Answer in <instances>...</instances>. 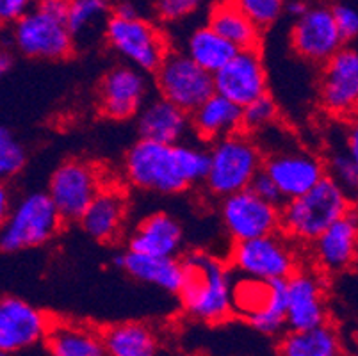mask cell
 Masks as SVG:
<instances>
[{"label":"cell","instance_id":"cell-34","mask_svg":"<svg viewBox=\"0 0 358 356\" xmlns=\"http://www.w3.org/2000/svg\"><path fill=\"white\" fill-rule=\"evenodd\" d=\"M27 164V150L16 139L15 134L0 127V182L9 180Z\"/></svg>","mask_w":358,"mask_h":356},{"label":"cell","instance_id":"cell-18","mask_svg":"<svg viewBox=\"0 0 358 356\" xmlns=\"http://www.w3.org/2000/svg\"><path fill=\"white\" fill-rule=\"evenodd\" d=\"M214 93L244 107L262 94H268V70L260 48L237 50V54L213 75Z\"/></svg>","mask_w":358,"mask_h":356},{"label":"cell","instance_id":"cell-41","mask_svg":"<svg viewBox=\"0 0 358 356\" xmlns=\"http://www.w3.org/2000/svg\"><path fill=\"white\" fill-rule=\"evenodd\" d=\"M13 200H11V192H9L8 185L4 182H0V223L6 220L9 208H11Z\"/></svg>","mask_w":358,"mask_h":356},{"label":"cell","instance_id":"cell-27","mask_svg":"<svg viewBox=\"0 0 358 356\" xmlns=\"http://www.w3.org/2000/svg\"><path fill=\"white\" fill-rule=\"evenodd\" d=\"M43 344L50 356H107L102 332L83 322H50Z\"/></svg>","mask_w":358,"mask_h":356},{"label":"cell","instance_id":"cell-4","mask_svg":"<svg viewBox=\"0 0 358 356\" xmlns=\"http://www.w3.org/2000/svg\"><path fill=\"white\" fill-rule=\"evenodd\" d=\"M207 155L209 164L203 185L220 200L252 187L253 180L262 171V150L255 137L243 130L210 143Z\"/></svg>","mask_w":358,"mask_h":356},{"label":"cell","instance_id":"cell-16","mask_svg":"<svg viewBox=\"0 0 358 356\" xmlns=\"http://www.w3.org/2000/svg\"><path fill=\"white\" fill-rule=\"evenodd\" d=\"M220 218L232 243H243L280 232V207L264 201L252 189L221 200Z\"/></svg>","mask_w":358,"mask_h":356},{"label":"cell","instance_id":"cell-26","mask_svg":"<svg viewBox=\"0 0 358 356\" xmlns=\"http://www.w3.org/2000/svg\"><path fill=\"white\" fill-rule=\"evenodd\" d=\"M207 25L236 50H255L262 43V29L244 15L234 0H217L210 8Z\"/></svg>","mask_w":358,"mask_h":356},{"label":"cell","instance_id":"cell-23","mask_svg":"<svg viewBox=\"0 0 358 356\" xmlns=\"http://www.w3.org/2000/svg\"><path fill=\"white\" fill-rule=\"evenodd\" d=\"M139 139L161 145H178L191 136L189 114L164 98H150L138 113Z\"/></svg>","mask_w":358,"mask_h":356},{"label":"cell","instance_id":"cell-10","mask_svg":"<svg viewBox=\"0 0 358 356\" xmlns=\"http://www.w3.org/2000/svg\"><path fill=\"white\" fill-rule=\"evenodd\" d=\"M11 41L16 52L38 61H63L75 52V41L66 20L34 8L11 27Z\"/></svg>","mask_w":358,"mask_h":356},{"label":"cell","instance_id":"cell-29","mask_svg":"<svg viewBox=\"0 0 358 356\" xmlns=\"http://www.w3.org/2000/svg\"><path fill=\"white\" fill-rule=\"evenodd\" d=\"M107 356H157L159 337L145 322L125 321L102 332Z\"/></svg>","mask_w":358,"mask_h":356},{"label":"cell","instance_id":"cell-32","mask_svg":"<svg viewBox=\"0 0 358 356\" xmlns=\"http://www.w3.org/2000/svg\"><path fill=\"white\" fill-rule=\"evenodd\" d=\"M109 0H70L66 13V25L73 36L75 47L79 41L91 39L96 32L106 27L107 18L110 16Z\"/></svg>","mask_w":358,"mask_h":356},{"label":"cell","instance_id":"cell-17","mask_svg":"<svg viewBox=\"0 0 358 356\" xmlns=\"http://www.w3.org/2000/svg\"><path fill=\"white\" fill-rule=\"evenodd\" d=\"M52 319L27 299L0 294V353L15 356L43 344Z\"/></svg>","mask_w":358,"mask_h":356},{"label":"cell","instance_id":"cell-37","mask_svg":"<svg viewBox=\"0 0 358 356\" xmlns=\"http://www.w3.org/2000/svg\"><path fill=\"white\" fill-rule=\"evenodd\" d=\"M203 0H154V13L162 24H177L200 9Z\"/></svg>","mask_w":358,"mask_h":356},{"label":"cell","instance_id":"cell-44","mask_svg":"<svg viewBox=\"0 0 358 356\" xmlns=\"http://www.w3.org/2000/svg\"><path fill=\"white\" fill-rule=\"evenodd\" d=\"M317 2H323V0H317Z\"/></svg>","mask_w":358,"mask_h":356},{"label":"cell","instance_id":"cell-2","mask_svg":"<svg viewBox=\"0 0 358 356\" xmlns=\"http://www.w3.org/2000/svg\"><path fill=\"white\" fill-rule=\"evenodd\" d=\"M182 260L184 280L178 298L189 319L205 325H220L234 315V273L227 260L203 250H194Z\"/></svg>","mask_w":358,"mask_h":356},{"label":"cell","instance_id":"cell-42","mask_svg":"<svg viewBox=\"0 0 358 356\" xmlns=\"http://www.w3.org/2000/svg\"><path fill=\"white\" fill-rule=\"evenodd\" d=\"M13 68V52L8 47L0 45V78L9 73Z\"/></svg>","mask_w":358,"mask_h":356},{"label":"cell","instance_id":"cell-13","mask_svg":"<svg viewBox=\"0 0 358 356\" xmlns=\"http://www.w3.org/2000/svg\"><path fill=\"white\" fill-rule=\"evenodd\" d=\"M330 322L327 278L314 267H299L285 280V326L301 332Z\"/></svg>","mask_w":358,"mask_h":356},{"label":"cell","instance_id":"cell-30","mask_svg":"<svg viewBox=\"0 0 358 356\" xmlns=\"http://www.w3.org/2000/svg\"><path fill=\"white\" fill-rule=\"evenodd\" d=\"M348 123L350 125L344 130L343 141L331 150L324 168L328 178L355 200L358 192V129L353 120Z\"/></svg>","mask_w":358,"mask_h":356},{"label":"cell","instance_id":"cell-19","mask_svg":"<svg viewBox=\"0 0 358 356\" xmlns=\"http://www.w3.org/2000/svg\"><path fill=\"white\" fill-rule=\"evenodd\" d=\"M358 257V218L350 211L341 220L331 223L310 244L312 266L319 274L337 276L353 269Z\"/></svg>","mask_w":358,"mask_h":356},{"label":"cell","instance_id":"cell-33","mask_svg":"<svg viewBox=\"0 0 358 356\" xmlns=\"http://www.w3.org/2000/svg\"><path fill=\"white\" fill-rule=\"evenodd\" d=\"M278 123V106L271 94H262L257 100L243 107L241 130L250 136H259L264 130L271 129Z\"/></svg>","mask_w":358,"mask_h":356},{"label":"cell","instance_id":"cell-7","mask_svg":"<svg viewBox=\"0 0 358 356\" xmlns=\"http://www.w3.org/2000/svg\"><path fill=\"white\" fill-rule=\"evenodd\" d=\"M103 38L125 64L146 75L155 73L171 50L164 32L141 16L120 18L110 15L103 27Z\"/></svg>","mask_w":358,"mask_h":356},{"label":"cell","instance_id":"cell-21","mask_svg":"<svg viewBox=\"0 0 358 356\" xmlns=\"http://www.w3.org/2000/svg\"><path fill=\"white\" fill-rule=\"evenodd\" d=\"M127 250L148 257H178L184 246V228L175 215L154 212L130 232Z\"/></svg>","mask_w":358,"mask_h":356},{"label":"cell","instance_id":"cell-11","mask_svg":"<svg viewBox=\"0 0 358 356\" xmlns=\"http://www.w3.org/2000/svg\"><path fill=\"white\" fill-rule=\"evenodd\" d=\"M159 97L191 114L214 94L213 75L201 70L182 50H171L155 71Z\"/></svg>","mask_w":358,"mask_h":356},{"label":"cell","instance_id":"cell-35","mask_svg":"<svg viewBox=\"0 0 358 356\" xmlns=\"http://www.w3.org/2000/svg\"><path fill=\"white\" fill-rule=\"evenodd\" d=\"M244 15L255 22L259 29H268L276 24L284 15V6L287 0H234Z\"/></svg>","mask_w":358,"mask_h":356},{"label":"cell","instance_id":"cell-20","mask_svg":"<svg viewBox=\"0 0 358 356\" xmlns=\"http://www.w3.org/2000/svg\"><path fill=\"white\" fill-rule=\"evenodd\" d=\"M148 75L129 64L110 68L100 80L99 109L110 120H130L138 116L148 102Z\"/></svg>","mask_w":358,"mask_h":356},{"label":"cell","instance_id":"cell-40","mask_svg":"<svg viewBox=\"0 0 358 356\" xmlns=\"http://www.w3.org/2000/svg\"><path fill=\"white\" fill-rule=\"evenodd\" d=\"M308 4H310L308 0H287V2H285V6H284V13H285V15L292 16V18L296 20V18H299V16L303 15L305 11H307Z\"/></svg>","mask_w":358,"mask_h":356},{"label":"cell","instance_id":"cell-45","mask_svg":"<svg viewBox=\"0 0 358 356\" xmlns=\"http://www.w3.org/2000/svg\"><path fill=\"white\" fill-rule=\"evenodd\" d=\"M343 356H348V355H343Z\"/></svg>","mask_w":358,"mask_h":356},{"label":"cell","instance_id":"cell-38","mask_svg":"<svg viewBox=\"0 0 358 356\" xmlns=\"http://www.w3.org/2000/svg\"><path fill=\"white\" fill-rule=\"evenodd\" d=\"M36 2L38 0H0V27H13Z\"/></svg>","mask_w":358,"mask_h":356},{"label":"cell","instance_id":"cell-28","mask_svg":"<svg viewBox=\"0 0 358 356\" xmlns=\"http://www.w3.org/2000/svg\"><path fill=\"white\" fill-rule=\"evenodd\" d=\"M278 356H343L344 342L331 322L280 335Z\"/></svg>","mask_w":358,"mask_h":356},{"label":"cell","instance_id":"cell-5","mask_svg":"<svg viewBox=\"0 0 358 356\" xmlns=\"http://www.w3.org/2000/svg\"><path fill=\"white\" fill-rule=\"evenodd\" d=\"M63 225L47 192H27L11 205L0 223V251L18 253L43 246L54 239Z\"/></svg>","mask_w":358,"mask_h":356},{"label":"cell","instance_id":"cell-39","mask_svg":"<svg viewBox=\"0 0 358 356\" xmlns=\"http://www.w3.org/2000/svg\"><path fill=\"white\" fill-rule=\"evenodd\" d=\"M250 189H252V191L255 192L259 198H262L264 201H268V204L276 205V207H280V205L284 204V200H282V196H280L278 189L275 187V184H273V182L269 180L268 176L264 175L262 171H260L259 176H257L255 180H253L252 187Z\"/></svg>","mask_w":358,"mask_h":356},{"label":"cell","instance_id":"cell-14","mask_svg":"<svg viewBox=\"0 0 358 356\" xmlns=\"http://www.w3.org/2000/svg\"><path fill=\"white\" fill-rule=\"evenodd\" d=\"M289 38L294 54L317 66H323L341 48L346 47L327 2H310L307 11L294 20Z\"/></svg>","mask_w":358,"mask_h":356},{"label":"cell","instance_id":"cell-22","mask_svg":"<svg viewBox=\"0 0 358 356\" xmlns=\"http://www.w3.org/2000/svg\"><path fill=\"white\" fill-rule=\"evenodd\" d=\"M129 218V200L118 187H102L79 220L91 239L110 244L123 235Z\"/></svg>","mask_w":358,"mask_h":356},{"label":"cell","instance_id":"cell-15","mask_svg":"<svg viewBox=\"0 0 358 356\" xmlns=\"http://www.w3.org/2000/svg\"><path fill=\"white\" fill-rule=\"evenodd\" d=\"M319 104L324 113L351 122L358 109V52L346 45L323 64L319 78Z\"/></svg>","mask_w":358,"mask_h":356},{"label":"cell","instance_id":"cell-6","mask_svg":"<svg viewBox=\"0 0 358 356\" xmlns=\"http://www.w3.org/2000/svg\"><path fill=\"white\" fill-rule=\"evenodd\" d=\"M227 264L243 278L259 282H285L301 267V253L284 234L266 235L252 241L234 243Z\"/></svg>","mask_w":358,"mask_h":356},{"label":"cell","instance_id":"cell-12","mask_svg":"<svg viewBox=\"0 0 358 356\" xmlns=\"http://www.w3.org/2000/svg\"><path fill=\"white\" fill-rule=\"evenodd\" d=\"M99 169L90 162L66 161L55 168L45 192L63 223H79L86 208L102 189Z\"/></svg>","mask_w":358,"mask_h":356},{"label":"cell","instance_id":"cell-8","mask_svg":"<svg viewBox=\"0 0 358 356\" xmlns=\"http://www.w3.org/2000/svg\"><path fill=\"white\" fill-rule=\"evenodd\" d=\"M262 173L278 189L282 200H294L310 191L327 176L324 161L315 153L294 145V141H278L264 146Z\"/></svg>","mask_w":358,"mask_h":356},{"label":"cell","instance_id":"cell-1","mask_svg":"<svg viewBox=\"0 0 358 356\" xmlns=\"http://www.w3.org/2000/svg\"><path fill=\"white\" fill-rule=\"evenodd\" d=\"M209 164L207 146L184 141L178 145L138 139L125 153V176L130 185L159 196H175L203 184Z\"/></svg>","mask_w":358,"mask_h":356},{"label":"cell","instance_id":"cell-24","mask_svg":"<svg viewBox=\"0 0 358 356\" xmlns=\"http://www.w3.org/2000/svg\"><path fill=\"white\" fill-rule=\"evenodd\" d=\"M115 266L136 282L168 294H178L184 280V266L178 257H148L127 250L116 257Z\"/></svg>","mask_w":358,"mask_h":356},{"label":"cell","instance_id":"cell-25","mask_svg":"<svg viewBox=\"0 0 358 356\" xmlns=\"http://www.w3.org/2000/svg\"><path fill=\"white\" fill-rule=\"evenodd\" d=\"M241 116L243 107L214 93L189 114L191 134L200 143L220 141L241 132Z\"/></svg>","mask_w":358,"mask_h":356},{"label":"cell","instance_id":"cell-43","mask_svg":"<svg viewBox=\"0 0 358 356\" xmlns=\"http://www.w3.org/2000/svg\"><path fill=\"white\" fill-rule=\"evenodd\" d=\"M0 356H9V355H4V353H0Z\"/></svg>","mask_w":358,"mask_h":356},{"label":"cell","instance_id":"cell-36","mask_svg":"<svg viewBox=\"0 0 358 356\" xmlns=\"http://www.w3.org/2000/svg\"><path fill=\"white\" fill-rule=\"evenodd\" d=\"M330 6L331 16L338 32L348 43L355 41L358 36V8L353 0H334Z\"/></svg>","mask_w":358,"mask_h":356},{"label":"cell","instance_id":"cell-9","mask_svg":"<svg viewBox=\"0 0 358 356\" xmlns=\"http://www.w3.org/2000/svg\"><path fill=\"white\" fill-rule=\"evenodd\" d=\"M232 312L255 332L280 337L285 326V282H259L234 276Z\"/></svg>","mask_w":358,"mask_h":356},{"label":"cell","instance_id":"cell-3","mask_svg":"<svg viewBox=\"0 0 358 356\" xmlns=\"http://www.w3.org/2000/svg\"><path fill=\"white\" fill-rule=\"evenodd\" d=\"M353 211V200L324 176L317 185L280 205V234L296 246H310L331 223Z\"/></svg>","mask_w":358,"mask_h":356},{"label":"cell","instance_id":"cell-31","mask_svg":"<svg viewBox=\"0 0 358 356\" xmlns=\"http://www.w3.org/2000/svg\"><path fill=\"white\" fill-rule=\"evenodd\" d=\"M184 52L196 66L214 75L237 54L236 48L224 41L209 25L196 27L185 39Z\"/></svg>","mask_w":358,"mask_h":356}]
</instances>
